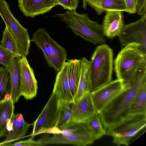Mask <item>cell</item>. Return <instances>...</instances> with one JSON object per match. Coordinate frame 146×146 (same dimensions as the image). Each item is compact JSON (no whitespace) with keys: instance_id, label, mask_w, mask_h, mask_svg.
Here are the masks:
<instances>
[{"instance_id":"1","label":"cell","mask_w":146,"mask_h":146,"mask_svg":"<svg viewBox=\"0 0 146 146\" xmlns=\"http://www.w3.org/2000/svg\"><path fill=\"white\" fill-rule=\"evenodd\" d=\"M146 82V69L138 72L127 83V88L107 105L98 114L106 131L130 114L131 104Z\"/></svg>"},{"instance_id":"2","label":"cell","mask_w":146,"mask_h":146,"mask_svg":"<svg viewBox=\"0 0 146 146\" xmlns=\"http://www.w3.org/2000/svg\"><path fill=\"white\" fill-rule=\"evenodd\" d=\"M56 16L64 22L76 35L95 44H105L106 41L102 25L92 21L87 14L67 10Z\"/></svg>"},{"instance_id":"3","label":"cell","mask_w":146,"mask_h":146,"mask_svg":"<svg viewBox=\"0 0 146 146\" xmlns=\"http://www.w3.org/2000/svg\"><path fill=\"white\" fill-rule=\"evenodd\" d=\"M90 61L91 92L111 81L113 66V52L108 45L98 46Z\"/></svg>"},{"instance_id":"4","label":"cell","mask_w":146,"mask_h":146,"mask_svg":"<svg viewBox=\"0 0 146 146\" xmlns=\"http://www.w3.org/2000/svg\"><path fill=\"white\" fill-rule=\"evenodd\" d=\"M117 79L128 82L139 71L146 68V54L132 45L123 47L114 61Z\"/></svg>"},{"instance_id":"5","label":"cell","mask_w":146,"mask_h":146,"mask_svg":"<svg viewBox=\"0 0 146 146\" xmlns=\"http://www.w3.org/2000/svg\"><path fill=\"white\" fill-rule=\"evenodd\" d=\"M31 41L42 51L48 64L59 72L66 62L65 49L53 39L44 28H39L34 33Z\"/></svg>"},{"instance_id":"6","label":"cell","mask_w":146,"mask_h":146,"mask_svg":"<svg viewBox=\"0 0 146 146\" xmlns=\"http://www.w3.org/2000/svg\"><path fill=\"white\" fill-rule=\"evenodd\" d=\"M146 125V114H130L106 132L117 145H128L132 138Z\"/></svg>"},{"instance_id":"7","label":"cell","mask_w":146,"mask_h":146,"mask_svg":"<svg viewBox=\"0 0 146 146\" xmlns=\"http://www.w3.org/2000/svg\"><path fill=\"white\" fill-rule=\"evenodd\" d=\"M59 101L57 96L52 92L41 112L32 124L33 128L31 136H35L42 133H58L55 126L58 118Z\"/></svg>"},{"instance_id":"8","label":"cell","mask_w":146,"mask_h":146,"mask_svg":"<svg viewBox=\"0 0 146 146\" xmlns=\"http://www.w3.org/2000/svg\"><path fill=\"white\" fill-rule=\"evenodd\" d=\"M0 16L17 41L22 55L26 57L29 53L31 41L28 29L14 17L5 0H0Z\"/></svg>"},{"instance_id":"9","label":"cell","mask_w":146,"mask_h":146,"mask_svg":"<svg viewBox=\"0 0 146 146\" xmlns=\"http://www.w3.org/2000/svg\"><path fill=\"white\" fill-rule=\"evenodd\" d=\"M138 20L125 25L118 36L121 45H132L146 54V14Z\"/></svg>"},{"instance_id":"10","label":"cell","mask_w":146,"mask_h":146,"mask_svg":"<svg viewBox=\"0 0 146 146\" xmlns=\"http://www.w3.org/2000/svg\"><path fill=\"white\" fill-rule=\"evenodd\" d=\"M96 140L84 123L80 124L77 130L71 134H56L51 137H43L38 140L42 146L59 144L86 146L92 144Z\"/></svg>"},{"instance_id":"11","label":"cell","mask_w":146,"mask_h":146,"mask_svg":"<svg viewBox=\"0 0 146 146\" xmlns=\"http://www.w3.org/2000/svg\"><path fill=\"white\" fill-rule=\"evenodd\" d=\"M128 87L122 80L117 79L91 92L92 100L98 113Z\"/></svg>"},{"instance_id":"12","label":"cell","mask_w":146,"mask_h":146,"mask_svg":"<svg viewBox=\"0 0 146 146\" xmlns=\"http://www.w3.org/2000/svg\"><path fill=\"white\" fill-rule=\"evenodd\" d=\"M18 64L21 96L31 100L36 96L38 88L33 70L24 56L18 58Z\"/></svg>"},{"instance_id":"13","label":"cell","mask_w":146,"mask_h":146,"mask_svg":"<svg viewBox=\"0 0 146 146\" xmlns=\"http://www.w3.org/2000/svg\"><path fill=\"white\" fill-rule=\"evenodd\" d=\"M97 113L91 93L87 92L73 103L69 127L83 123Z\"/></svg>"},{"instance_id":"14","label":"cell","mask_w":146,"mask_h":146,"mask_svg":"<svg viewBox=\"0 0 146 146\" xmlns=\"http://www.w3.org/2000/svg\"><path fill=\"white\" fill-rule=\"evenodd\" d=\"M18 3L23 14L32 18L50 11L57 5L55 0H18Z\"/></svg>"},{"instance_id":"15","label":"cell","mask_w":146,"mask_h":146,"mask_svg":"<svg viewBox=\"0 0 146 146\" xmlns=\"http://www.w3.org/2000/svg\"><path fill=\"white\" fill-rule=\"evenodd\" d=\"M31 125L25 121L21 113H14L8 125L7 138L0 143V146H7L23 137Z\"/></svg>"},{"instance_id":"16","label":"cell","mask_w":146,"mask_h":146,"mask_svg":"<svg viewBox=\"0 0 146 146\" xmlns=\"http://www.w3.org/2000/svg\"><path fill=\"white\" fill-rule=\"evenodd\" d=\"M122 12H106L102 24L105 36L112 38L119 36L125 25Z\"/></svg>"},{"instance_id":"17","label":"cell","mask_w":146,"mask_h":146,"mask_svg":"<svg viewBox=\"0 0 146 146\" xmlns=\"http://www.w3.org/2000/svg\"><path fill=\"white\" fill-rule=\"evenodd\" d=\"M68 61L58 72L52 92L55 94L60 100L74 102L70 90L68 78Z\"/></svg>"},{"instance_id":"18","label":"cell","mask_w":146,"mask_h":146,"mask_svg":"<svg viewBox=\"0 0 146 146\" xmlns=\"http://www.w3.org/2000/svg\"><path fill=\"white\" fill-rule=\"evenodd\" d=\"M81 60V72L77 91L74 98V102L87 92L90 86V61L85 57Z\"/></svg>"},{"instance_id":"19","label":"cell","mask_w":146,"mask_h":146,"mask_svg":"<svg viewBox=\"0 0 146 146\" xmlns=\"http://www.w3.org/2000/svg\"><path fill=\"white\" fill-rule=\"evenodd\" d=\"M14 110V103L10 96L0 102V137L7 136L8 125Z\"/></svg>"},{"instance_id":"20","label":"cell","mask_w":146,"mask_h":146,"mask_svg":"<svg viewBox=\"0 0 146 146\" xmlns=\"http://www.w3.org/2000/svg\"><path fill=\"white\" fill-rule=\"evenodd\" d=\"M18 58L15 57L14 58L8 70L10 75V96L14 104L17 102L21 96L18 64Z\"/></svg>"},{"instance_id":"21","label":"cell","mask_w":146,"mask_h":146,"mask_svg":"<svg viewBox=\"0 0 146 146\" xmlns=\"http://www.w3.org/2000/svg\"><path fill=\"white\" fill-rule=\"evenodd\" d=\"M68 78L71 93L73 99L78 90L81 72V60H68Z\"/></svg>"},{"instance_id":"22","label":"cell","mask_w":146,"mask_h":146,"mask_svg":"<svg viewBox=\"0 0 146 146\" xmlns=\"http://www.w3.org/2000/svg\"><path fill=\"white\" fill-rule=\"evenodd\" d=\"M73 103L59 100L58 118L55 126L59 134L61 131L69 126Z\"/></svg>"},{"instance_id":"23","label":"cell","mask_w":146,"mask_h":146,"mask_svg":"<svg viewBox=\"0 0 146 146\" xmlns=\"http://www.w3.org/2000/svg\"><path fill=\"white\" fill-rule=\"evenodd\" d=\"M146 114V82L142 85L131 105L130 114Z\"/></svg>"},{"instance_id":"24","label":"cell","mask_w":146,"mask_h":146,"mask_svg":"<svg viewBox=\"0 0 146 146\" xmlns=\"http://www.w3.org/2000/svg\"><path fill=\"white\" fill-rule=\"evenodd\" d=\"M83 123L96 140L106 135V131L98 113L90 117Z\"/></svg>"},{"instance_id":"25","label":"cell","mask_w":146,"mask_h":146,"mask_svg":"<svg viewBox=\"0 0 146 146\" xmlns=\"http://www.w3.org/2000/svg\"><path fill=\"white\" fill-rule=\"evenodd\" d=\"M0 45L22 56L19 45L11 32L5 26Z\"/></svg>"},{"instance_id":"26","label":"cell","mask_w":146,"mask_h":146,"mask_svg":"<svg viewBox=\"0 0 146 146\" xmlns=\"http://www.w3.org/2000/svg\"><path fill=\"white\" fill-rule=\"evenodd\" d=\"M10 75L7 69L0 66V102L10 96Z\"/></svg>"},{"instance_id":"27","label":"cell","mask_w":146,"mask_h":146,"mask_svg":"<svg viewBox=\"0 0 146 146\" xmlns=\"http://www.w3.org/2000/svg\"><path fill=\"white\" fill-rule=\"evenodd\" d=\"M101 5L104 11H127L126 4L123 0H102Z\"/></svg>"},{"instance_id":"28","label":"cell","mask_w":146,"mask_h":146,"mask_svg":"<svg viewBox=\"0 0 146 146\" xmlns=\"http://www.w3.org/2000/svg\"><path fill=\"white\" fill-rule=\"evenodd\" d=\"M21 56L0 45V64L3 65L8 70L14 58H20Z\"/></svg>"},{"instance_id":"29","label":"cell","mask_w":146,"mask_h":146,"mask_svg":"<svg viewBox=\"0 0 146 146\" xmlns=\"http://www.w3.org/2000/svg\"><path fill=\"white\" fill-rule=\"evenodd\" d=\"M57 5L62 6L64 9L76 11L79 0H55Z\"/></svg>"},{"instance_id":"30","label":"cell","mask_w":146,"mask_h":146,"mask_svg":"<svg viewBox=\"0 0 146 146\" xmlns=\"http://www.w3.org/2000/svg\"><path fill=\"white\" fill-rule=\"evenodd\" d=\"M34 136L29 139L21 141L16 142L13 144H10L7 146H42L38 140L35 141L34 140Z\"/></svg>"},{"instance_id":"31","label":"cell","mask_w":146,"mask_h":146,"mask_svg":"<svg viewBox=\"0 0 146 146\" xmlns=\"http://www.w3.org/2000/svg\"><path fill=\"white\" fill-rule=\"evenodd\" d=\"M136 10L139 15L146 14V0H137Z\"/></svg>"},{"instance_id":"32","label":"cell","mask_w":146,"mask_h":146,"mask_svg":"<svg viewBox=\"0 0 146 146\" xmlns=\"http://www.w3.org/2000/svg\"><path fill=\"white\" fill-rule=\"evenodd\" d=\"M124 0L127 6V12L130 14L135 13L137 0Z\"/></svg>"},{"instance_id":"33","label":"cell","mask_w":146,"mask_h":146,"mask_svg":"<svg viewBox=\"0 0 146 146\" xmlns=\"http://www.w3.org/2000/svg\"><path fill=\"white\" fill-rule=\"evenodd\" d=\"M123 0V1H124V0Z\"/></svg>"}]
</instances>
